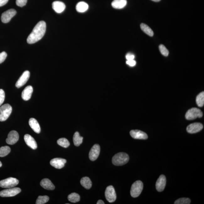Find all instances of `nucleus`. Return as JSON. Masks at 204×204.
Wrapping results in <instances>:
<instances>
[{
	"label": "nucleus",
	"instance_id": "obj_1",
	"mask_svg": "<svg viewBox=\"0 0 204 204\" xmlns=\"http://www.w3.org/2000/svg\"><path fill=\"white\" fill-rule=\"evenodd\" d=\"M46 23L44 21L39 22L33 29L27 39V43L33 44L41 40L45 34Z\"/></svg>",
	"mask_w": 204,
	"mask_h": 204
},
{
	"label": "nucleus",
	"instance_id": "obj_2",
	"mask_svg": "<svg viewBox=\"0 0 204 204\" xmlns=\"http://www.w3.org/2000/svg\"><path fill=\"white\" fill-rule=\"evenodd\" d=\"M129 157L127 154L124 153H120L116 154L112 159L113 164L115 166L123 165L128 162Z\"/></svg>",
	"mask_w": 204,
	"mask_h": 204
},
{
	"label": "nucleus",
	"instance_id": "obj_3",
	"mask_svg": "<svg viewBox=\"0 0 204 204\" xmlns=\"http://www.w3.org/2000/svg\"><path fill=\"white\" fill-rule=\"evenodd\" d=\"M12 111V107L8 104H6L0 107V121H6L10 116Z\"/></svg>",
	"mask_w": 204,
	"mask_h": 204
},
{
	"label": "nucleus",
	"instance_id": "obj_4",
	"mask_svg": "<svg viewBox=\"0 0 204 204\" xmlns=\"http://www.w3.org/2000/svg\"><path fill=\"white\" fill-rule=\"evenodd\" d=\"M143 185L142 181H137L133 183L132 186L131 190V195L133 198L138 197L142 193Z\"/></svg>",
	"mask_w": 204,
	"mask_h": 204
},
{
	"label": "nucleus",
	"instance_id": "obj_5",
	"mask_svg": "<svg viewBox=\"0 0 204 204\" xmlns=\"http://www.w3.org/2000/svg\"><path fill=\"white\" fill-rule=\"evenodd\" d=\"M203 116V112L201 110L197 108H192L189 110L185 115L186 119L191 120L197 118H201Z\"/></svg>",
	"mask_w": 204,
	"mask_h": 204
},
{
	"label": "nucleus",
	"instance_id": "obj_6",
	"mask_svg": "<svg viewBox=\"0 0 204 204\" xmlns=\"http://www.w3.org/2000/svg\"><path fill=\"white\" fill-rule=\"evenodd\" d=\"M19 181L16 178L10 177L0 181V187L4 188H12L18 184Z\"/></svg>",
	"mask_w": 204,
	"mask_h": 204
},
{
	"label": "nucleus",
	"instance_id": "obj_7",
	"mask_svg": "<svg viewBox=\"0 0 204 204\" xmlns=\"http://www.w3.org/2000/svg\"><path fill=\"white\" fill-rule=\"evenodd\" d=\"M21 191L19 188H8L0 192V196L3 197H12L19 194Z\"/></svg>",
	"mask_w": 204,
	"mask_h": 204
},
{
	"label": "nucleus",
	"instance_id": "obj_8",
	"mask_svg": "<svg viewBox=\"0 0 204 204\" xmlns=\"http://www.w3.org/2000/svg\"><path fill=\"white\" fill-rule=\"evenodd\" d=\"M105 198L109 203H113L115 201L116 195L114 188L112 186L107 187L105 192Z\"/></svg>",
	"mask_w": 204,
	"mask_h": 204
},
{
	"label": "nucleus",
	"instance_id": "obj_9",
	"mask_svg": "<svg viewBox=\"0 0 204 204\" xmlns=\"http://www.w3.org/2000/svg\"><path fill=\"white\" fill-rule=\"evenodd\" d=\"M16 11L13 9H10L3 13L1 16V21L4 23H8L13 17L15 15Z\"/></svg>",
	"mask_w": 204,
	"mask_h": 204
},
{
	"label": "nucleus",
	"instance_id": "obj_10",
	"mask_svg": "<svg viewBox=\"0 0 204 204\" xmlns=\"http://www.w3.org/2000/svg\"><path fill=\"white\" fill-rule=\"evenodd\" d=\"M30 77V72L29 71H25L24 72L16 84V86L18 88H21L28 81Z\"/></svg>",
	"mask_w": 204,
	"mask_h": 204
},
{
	"label": "nucleus",
	"instance_id": "obj_11",
	"mask_svg": "<svg viewBox=\"0 0 204 204\" xmlns=\"http://www.w3.org/2000/svg\"><path fill=\"white\" fill-rule=\"evenodd\" d=\"M203 128V126L202 124L199 122H195L188 126L186 130L189 133H195L202 130Z\"/></svg>",
	"mask_w": 204,
	"mask_h": 204
},
{
	"label": "nucleus",
	"instance_id": "obj_12",
	"mask_svg": "<svg viewBox=\"0 0 204 204\" xmlns=\"http://www.w3.org/2000/svg\"><path fill=\"white\" fill-rule=\"evenodd\" d=\"M100 151V147L98 144H94L91 149L89 153V157L91 160L94 161L99 157Z\"/></svg>",
	"mask_w": 204,
	"mask_h": 204
},
{
	"label": "nucleus",
	"instance_id": "obj_13",
	"mask_svg": "<svg viewBox=\"0 0 204 204\" xmlns=\"http://www.w3.org/2000/svg\"><path fill=\"white\" fill-rule=\"evenodd\" d=\"M19 139V135L16 131H12L10 132L6 139L7 144L10 145H13L18 142Z\"/></svg>",
	"mask_w": 204,
	"mask_h": 204
},
{
	"label": "nucleus",
	"instance_id": "obj_14",
	"mask_svg": "<svg viewBox=\"0 0 204 204\" xmlns=\"http://www.w3.org/2000/svg\"><path fill=\"white\" fill-rule=\"evenodd\" d=\"M67 161L66 159L62 158H55L50 161L51 165L57 169H61L63 168Z\"/></svg>",
	"mask_w": 204,
	"mask_h": 204
},
{
	"label": "nucleus",
	"instance_id": "obj_15",
	"mask_svg": "<svg viewBox=\"0 0 204 204\" xmlns=\"http://www.w3.org/2000/svg\"><path fill=\"white\" fill-rule=\"evenodd\" d=\"M130 134L133 138L135 139L146 140L148 138V135L146 133L138 130L131 131Z\"/></svg>",
	"mask_w": 204,
	"mask_h": 204
},
{
	"label": "nucleus",
	"instance_id": "obj_16",
	"mask_svg": "<svg viewBox=\"0 0 204 204\" xmlns=\"http://www.w3.org/2000/svg\"><path fill=\"white\" fill-rule=\"evenodd\" d=\"M165 176L162 175L159 176L156 183V188L158 191L162 192L165 188L166 185Z\"/></svg>",
	"mask_w": 204,
	"mask_h": 204
},
{
	"label": "nucleus",
	"instance_id": "obj_17",
	"mask_svg": "<svg viewBox=\"0 0 204 204\" xmlns=\"http://www.w3.org/2000/svg\"><path fill=\"white\" fill-rule=\"evenodd\" d=\"M24 140L26 144L31 149L34 150L37 149V144L36 141L30 135H25L24 137Z\"/></svg>",
	"mask_w": 204,
	"mask_h": 204
},
{
	"label": "nucleus",
	"instance_id": "obj_18",
	"mask_svg": "<svg viewBox=\"0 0 204 204\" xmlns=\"http://www.w3.org/2000/svg\"><path fill=\"white\" fill-rule=\"evenodd\" d=\"M52 8L56 12L61 13L65 10L66 5L62 2L55 1L52 3Z\"/></svg>",
	"mask_w": 204,
	"mask_h": 204
},
{
	"label": "nucleus",
	"instance_id": "obj_19",
	"mask_svg": "<svg viewBox=\"0 0 204 204\" xmlns=\"http://www.w3.org/2000/svg\"><path fill=\"white\" fill-rule=\"evenodd\" d=\"M33 92V87L31 86H28L22 92V98L24 101H28L31 98Z\"/></svg>",
	"mask_w": 204,
	"mask_h": 204
},
{
	"label": "nucleus",
	"instance_id": "obj_20",
	"mask_svg": "<svg viewBox=\"0 0 204 204\" xmlns=\"http://www.w3.org/2000/svg\"><path fill=\"white\" fill-rule=\"evenodd\" d=\"M40 186L42 188L48 190H53L55 189L54 185L50 180L45 179L42 180L40 183Z\"/></svg>",
	"mask_w": 204,
	"mask_h": 204
},
{
	"label": "nucleus",
	"instance_id": "obj_21",
	"mask_svg": "<svg viewBox=\"0 0 204 204\" xmlns=\"http://www.w3.org/2000/svg\"><path fill=\"white\" fill-rule=\"evenodd\" d=\"M29 125L33 130L37 133L40 132V128L37 121L34 118H31L29 121Z\"/></svg>",
	"mask_w": 204,
	"mask_h": 204
},
{
	"label": "nucleus",
	"instance_id": "obj_22",
	"mask_svg": "<svg viewBox=\"0 0 204 204\" xmlns=\"http://www.w3.org/2000/svg\"><path fill=\"white\" fill-rule=\"evenodd\" d=\"M127 0H114L112 3L113 8L115 9H122L127 5Z\"/></svg>",
	"mask_w": 204,
	"mask_h": 204
},
{
	"label": "nucleus",
	"instance_id": "obj_23",
	"mask_svg": "<svg viewBox=\"0 0 204 204\" xmlns=\"http://www.w3.org/2000/svg\"><path fill=\"white\" fill-rule=\"evenodd\" d=\"M76 8L78 12L84 13L88 10L89 5L84 2H80L77 3Z\"/></svg>",
	"mask_w": 204,
	"mask_h": 204
},
{
	"label": "nucleus",
	"instance_id": "obj_24",
	"mask_svg": "<svg viewBox=\"0 0 204 204\" xmlns=\"http://www.w3.org/2000/svg\"><path fill=\"white\" fill-rule=\"evenodd\" d=\"M80 183L82 186L87 190L90 189L92 186V181L88 177H83L81 180Z\"/></svg>",
	"mask_w": 204,
	"mask_h": 204
},
{
	"label": "nucleus",
	"instance_id": "obj_25",
	"mask_svg": "<svg viewBox=\"0 0 204 204\" xmlns=\"http://www.w3.org/2000/svg\"><path fill=\"white\" fill-rule=\"evenodd\" d=\"M83 138L80 136L79 133L78 132L74 133L73 137V141L74 145L76 146H79L82 143Z\"/></svg>",
	"mask_w": 204,
	"mask_h": 204
},
{
	"label": "nucleus",
	"instance_id": "obj_26",
	"mask_svg": "<svg viewBox=\"0 0 204 204\" xmlns=\"http://www.w3.org/2000/svg\"><path fill=\"white\" fill-rule=\"evenodd\" d=\"M141 29L142 31L150 36H153L154 33L151 28L145 24L142 23L140 25Z\"/></svg>",
	"mask_w": 204,
	"mask_h": 204
},
{
	"label": "nucleus",
	"instance_id": "obj_27",
	"mask_svg": "<svg viewBox=\"0 0 204 204\" xmlns=\"http://www.w3.org/2000/svg\"><path fill=\"white\" fill-rule=\"evenodd\" d=\"M68 199L72 203H75L80 201V196L78 194L76 193H72L68 195Z\"/></svg>",
	"mask_w": 204,
	"mask_h": 204
},
{
	"label": "nucleus",
	"instance_id": "obj_28",
	"mask_svg": "<svg viewBox=\"0 0 204 204\" xmlns=\"http://www.w3.org/2000/svg\"><path fill=\"white\" fill-rule=\"evenodd\" d=\"M196 103L200 107L203 106L204 105V92H201L198 94L196 98Z\"/></svg>",
	"mask_w": 204,
	"mask_h": 204
},
{
	"label": "nucleus",
	"instance_id": "obj_29",
	"mask_svg": "<svg viewBox=\"0 0 204 204\" xmlns=\"http://www.w3.org/2000/svg\"><path fill=\"white\" fill-rule=\"evenodd\" d=\"M11 151V149L9 146H3L0 148V157H3L8 155Z\"/></svg>",
	"mask_w": 204,
	"mask_h": 204
},
{
	"label": "nucleus",
	"instance_id": "obj_30",
	"mask_svg": "<svg viewBox=\"0 0 204 204\" xmlns=\"http://www.w3.org/2000/svg\"><path fill=\"white\" fill-rule=\"evenodd\" d=\"M57 143L59 146L64 148H67L70 146V142L65 138H61L57 141Z\"/></svg>",
	"mask_w": 204,
	"mask_h": 204
},
{
	"label": "nucleus",
	"instance_id": "obj_31",
	"mask_svg": "<svg viewBox=\"0 0 204 204\" xmlns=\"http://www.w3.org/2000/svg\"><path fill=\"white\" fill-rule=\"evenodd\" d=\"M49 196H39L36 200V204H45L49 201Z\"/></svg>",
	"mask_w": 204,
	"mask_h": 204
},
{
	"label": "nucleus",
	"instance_id": "obj_32",
	"mask_svg": "<svg viewBox=\"0 0 204 204\" xmlns=\"http://www.w3.org/2000/svg\"><path fill=\"white\" fill-rule=\"evenodd\" d=\"M191 201L190 198H182L176 200L174 202L175 204H190Z\"/></svg>",
	"mask_w": 204,
	"mask_h": 204
},
{
	"label": "nucleus",
	"instance_id": "obj_33",
	"mask_svg": "<svg viewBox=\"0 0 204 204\" xmlns=\"http://www.w3.org/2000/svg\"><path fill=\"white\" fill-rule=\"evenodd\" d=\"M159 51H160L162 55L165 56H168L169 54V51L164 45L161 44V45H159Z\"/></svg>",
	"mask_w": 204,
	"mask_h": 204
},
{
	"label": "nucleus",
	"instance_id": "obj_34",
	"mask_svg": "<svg viewBox=\"0 0 204 204\" xmlns=\"http://www.w3.org/2000/svg\"><path fill=\"white\" fill-rule=\"evenodd\" d=\"M5 92L3 89H0V106L3 104L5 100Z\"/></svg>",
	"mask_w": 204,
	"mask_h": 204
},
{
	"label": "nucleus",
	"instance_id": "obj_35",
	"mask_svg": "<svg viewBox=\"0 0 204 204\" xmlns=\"http://www.w3.org/2000/svg\"><path fill=\"white\" fill-rule=\"evenodd\" d=\"M27 0H16V4L18 6L23 7L26 4Z\"/></svg>",
	"mask_w": 204,
	"mask_h": 204
},
{
	"label": "nucleus",
	"instance_id": "obj_36",
	"mask_svg": "<svg viewBox=\"0 0 204 204\" xmlns=\"http://www.w3.org/2000/svg\"><path fill=\"white\" fill-rule=\"evenodd\" d=\"M7 54L5 52L3 51V52L0 53V64L2 63L5 61L7 57Z\"/></svg>",
	"mask_w": 204,
	"mask_h": 204
},
{
	"label": "nucleus",
	"instance_id": "obj_37",
	"mask_svg": "<svg viewBox=\"0 0 204 204\" xmlns=\"http://www.w3.org/2000/svg\"><path fill=\"white\" fill-rule=\"evenodd\" d=\"M126 64L128 65L129 66L131 67H133L136 65V62L134 59L133 60H127L126 61Z\"/></svg>",
	"mask_w": 204,
	"mask_h": 204
},
{
	"label": "nucleus",
	"instance_id": "obj_38",
	"mask_svg": "<svg viewBox=\"0 0 204 204\" xmlns=\"http://www.w3.org/2000/svg\"><path fill=\"white\" fill-rule=\"evenodd\" d=\"M126 58L127 60H133L135 58V56L132 53H128L126 55Z\"/></svg>",
	"mask_w": 204,
	"mask_h": 204
},
{
	"label": "nucleus",
	"instance_id": "obj_39",
	"mask_svg": "<svg viewBox=\"0 0 204 204\" xmlns=\"http://www.w3.org/2000/svg\"><path fill=\"white\" fill-rule=\"evenodd\" d=\"M8 0H0V7L5 5L8 3Z\"/></svg>",
	"mask_w": 204,
	"mask_h": 204
},
{
	"label": "nucleus",
	"instance_id": "obj_40",
	"mask_svg": "<svg viewBox=\"0 0 204 204\" xmlns=\"http://www.w3.org/2000/svg\"><path fill=\"white\" fill-rule=\"evenodd\" d=\"M97 204H105V203L103 200H99L97 202V203H96Z\"/></svg>",
	"mask_w": 204,
	"mask_h": 204
},
{
	"label": "nucleus",
	"instance_id": "obj_41",
	"mask_svg": "<svg viewBox=\"0 0 204 204\" xmlns=\"http://www.w3.org/2000/svg\"><path fill=\"white\" fill-rule=\"evenodd\" d=\"M152 1L156 2H159V1H160L161 0H152Z\"/></svg>",
	"mask_w": 204,
	"mask_h": 204
},
{
	"label": "nucleus",
	"instance_id": "obj_42",
	"mask_svg": "<svg viewBox=\"0 0 204 204\" xmlns=\"http://www.w3.org/2000/svg\"><path fill=\"white\" fill-rule=\"evenodd\" d=\"M2 166V163L1 162V161H0V167Z\"/></svg>",
	"mask_w": 204,
	"mask_h": 204
}]
</instances>
